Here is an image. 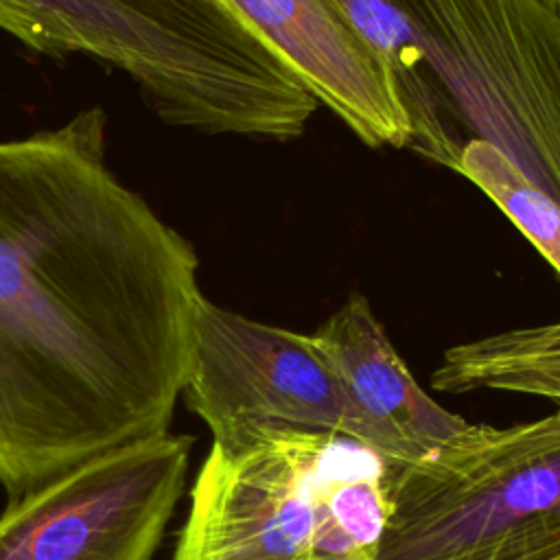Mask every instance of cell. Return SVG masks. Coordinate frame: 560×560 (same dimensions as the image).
<instances>
[{"mask_svg":"<svg viewBox=\"0 0 560 560\" xmlns=\"http://www.w3.org/2000/svg\"><path fill=\"white\" fill-rule=\"evenodd\" d=\"M378 560H560V411L392 462Z\"/></svg>","mask_w":560,"mask_h":560,"instance_id":"3","label":"cell"},{"mask_svg":"<svg viewBox=\"0 0 560 560\" xmlns=\"http://www.w3.org/2000/svg\"><path fill=\"white\" fill-rule=\"evenodd\" d=\"M545 398L556 400V402H558V411H560V378H558V383H553V385H551V392H547V396H545Z\"/></svg>","mask_w":560,"mask_h":560,"instance_id":"11","label":"cell"},{"mask_svg":"<svg viewBox=\"0 0 560 560\" xmlns=\"http://www.w3.org/2000/svg\"><path fill=\"white\" fill-rule=\"evenodd\" d=\"M457 173L481 188L560 273V201L497 147L468 140Z\"/></svg>","mask_w":560,"mask_h":560,"instance_id":"10","label":"cell"},{"mask_svg":"<svg viewBox=\"0 0 560 560\" xmlns=\"http://www.w3.org/2000/svg\"><path fill=\"white\" fill-rule=\"evenodd\" d=\"M311 339L363 413L402 442L413 462L470 424L420 387L361 293H350Z\"/></svg>","mask_w":560,"mask_h":560,"instance_id":"8","label":"cell"},{"mask_svg":"<svg viewBox=\"0 0 560 560\" xmlns=\"http://www.w3.org/2000/svg\"><path fill=\"white\" fill-rule=\"evenodd\" d=\"M547 2H549V4L560 13V0H547Z\"/></svg>","mask_w":560,"mask_h":560,"instance_id":"12","label":"cell"},{"mask_svg":"<svg viewBox=\"0 0 560 560\" xmlns=\"http://www.w3.org/2000/svg\"><path fill=\"white\" fill-rule=\"evenodd\" d=\"M392 459L339 433L212 440L173 560H378Z\"/></svg>","mask_w":560,"mask_h":560,"instance_id":"2","label":"cell"},{"mask_svg":"<svg viewBox=\"0 0 560 560\" xmlns=\"http://www.w3.org/2000/svg\"><path fill=\"white\" fill-rule=\"evenodd\" d=\"M359 37L387 66L411 129L409 149L457 171L466 140L457 131L420 48L396 0H330Z\"/></svg>","mask_w":560,"mask_h":560,"instance_id":"9","label":"cell"},{"mask_svg":"<svg viewBox=\"0 0 560 560\" xmlns=\"http://www.w3.org/2000/svg\"><path fill=\"white\" fill-rule=\"evenodd\" d=\"M464 136L560 201V13L547 0H396Z\"/></svg>","mask_w":560,"mask_h":560,"instance_id":"4","label":"cell"},{"mask_svg":"<svg viewBox=\"0 0 560 560\" xmlns=\"http://www.w3.org/2000/svg\"><path fill=\"white\" fill-rule=\"evenodd\" d=\"M107 116L0 140V486L168 433L203 298L192 245L107 164Z\"/></svg>","mask_w":560,"mask_h":560,"instance_id":"1","label":"cell"},{"mask_svg":"<svg viewBox=\"0 0 560 560\" xmlns=\"http://www.w3.org/2000/svg\"><path fill=\"white\" fill-rule=\"evenodd\" d=\"M190 446L171 433L136 440L15 497L0 516V560H153Z\"/></svg>","mask_w":560,"mask_h":560,"instance_id":"6","label":"cell"},{"mask_svg":"<svg viewBox=\"0 0 560 560\" xmlns=\"http://www.w3.org/2000/svg\"><path fill=\"white\" fill-rule=\"evenodd\" d=\"M363 144L409 149L394 79L330 0H219Z\"/></svg>","mask_w":560,"mask_h":560,"instance_id":"7","label":"cell"},{"mask_svg":"<svg viewBox=\"0 0 560 560\" xmlns=\"http://www.w3.org/2000/svg\"><path fill=\"white\" fill-rule=\"evenodd\" d=\"M182 394L212 440L254 427H298L346 435L392 462H413L402 442L363 413L311 335L249 319L206 295Z\"/></svg>","mask_w":560,"mask_h":560,"instance_id":"5","label":"cell"}]
</instances>
